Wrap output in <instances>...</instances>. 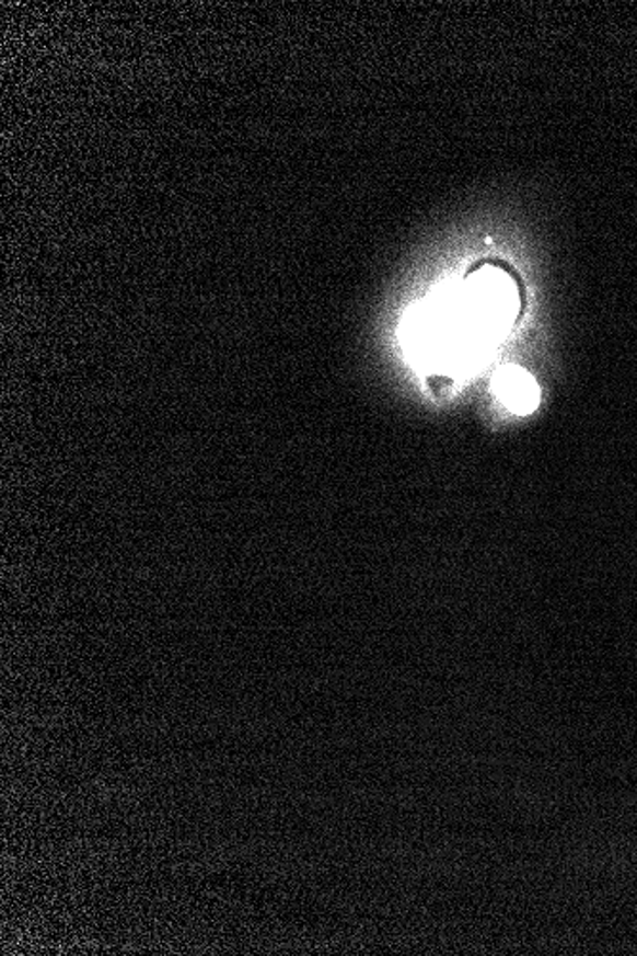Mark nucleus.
<instances>
[{"label":"nucleus","mask_w":637,"mask_h":956,"mask_svg":"<svg viewBox=\"0 0 637 956\" xmlns=\"http://www.w3.org/2000/svg\"><path fill=\"white\" fill-rule=\"evenodd\" d=\"M495 388L506 405L519 415L531 413L538 403V390L534 380L518 367H506L498 372Z\"/></svg>","instance_id":"obj_1"}]
</instances>
